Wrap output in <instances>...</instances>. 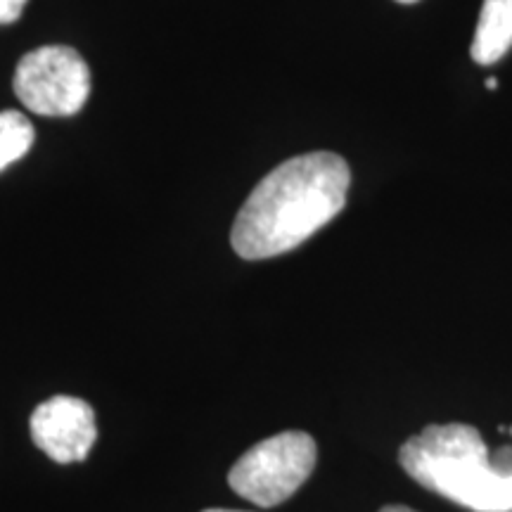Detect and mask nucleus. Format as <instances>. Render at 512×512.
<instances>
[{
  "instance_id": "11",
  "label": "nucleus",
  "mask_w": 512,
  "mask_h": 512,
  "mask_svg": "<svg viewBox=\"0 0 512 512\" xmlns=\"http://www.w3.org/2000/svg\"><path fill=\"white\" fill-rule=\"evenodd\" d=\"M202 512H247V510H223V508H209V510H202Z\"/></svg>"
},
{
  "instance_id": "3",
  "label": "nucleus",
  "mask_w": 512,
  "mask_h": 512,
  "mask_svg": "<svg viewBox=\"0 0 512 512\" xmlns=\"http://www.w3.org/2000/svg\"><path fill=\"white\" fill-rule=\"evenodd\" d=\"M318 446L306 432H280L249 448L228 475L235 494L259 508L287 501L316 467Z\"/></svg>"
},
{
  "instance_id": "13",
  "label": "nucleus",
  "mask_w": 512,
  "mask_h": 512,
  "mask_svg": "<svg viewBox=\"0 0 512 512\" xmlns=\"http://www.w3.org/2000/svg\"><path fill=\"white\" fill-rule=\"evenodd\" d=\"M396 3H403V5H411V3H418V0H396Z\"/></svg>"
},
{
  "instance_id": "6",
  "label": "nucleus",
  "mask_w": 512,
  "mask_h": 512,
  "mask_svg": "<svg viewBox=\"0 0 512 512\" xmlns=\"http://www.w3.org/2000/svg\"><path fill=\"white\" fill-rule=\"evenodd\" d=\"M512 46V0H484L479 15L472 60L477 64H494Z\"/></svg>"
},
{
  "instance_id": "8",
  "label": "nucleus",
  "mask_w": 512,
  "mask_h": 512,
  "mask_svg": "<svg viewBox=\"0 0 512 512\" xmlns=\"http://www.w3.org/2000/svg\"><path fill=\"white\" fill-rule=\"evenodd\" d=\"M491 467L503 479H512V446H501L491 451Z\"/></svg>"
},
{
  "instance_id": "2",
  "label": "nucleus",
  "mask_w": 512,
  "mask_h": 512,
  "mask_svg": "<svg viewBox=\"0 0 512 512\" xmlns=\"http://www.w3.org/2000/svg\"><path fill=\"white\" fill-rule=\"evenodd\" d=\"M399 463L420 486L472 512H512V479L491 467V451L472 425H430L401 446Z\"/></svg>"
},
{
  "instance_id": "1",
  "label": "nucleus",
  "mask_w": 512,
  "mask_h": 512,
  "mask_svg": "<svg viewBox=\"0 0 512 512\" xmlns=\"http://www.w3.org/2000/svg\"><path fill=\"white\" fill-rule=\"evenodd\" d=\"M349 164L335 152H309L275 166L242 204L230 242L247 261L292 252L347 204Z\"/></svg>"
},
{
  "instance_id": "5",
  "label": "nucleus",
  "mask_w": 512,
  "mask_h": 512,
  "mask_svg": "<svg viewBox=\"0 0 512 512\" xmlns=\"http://www.w3.org/2000/svg\"><path fill=\"white\" fill-rule=\"evenodd\" d=\"M31 439L55 463H81L98 437L95 413L76 396H53L31 413Z\"/></svg>"
},
{
  "instance_id": "9",
  "label": "nucleus",
  "mask_w": 512,
  "mask_h": 512,
  "mask_svg": "<svg viewBox=\"0 0 512 512\" xmlns=\"http://www.w3.org/2000/svg\"><path fill=\"white\" fill-rule=\"evenodd\" d=\"M29 0H0V24H12L22 17Z\"/></svg>"
},
{
  "instance_id": "10",
  "label": "nucleus",
  "mask_w": 512,
  "mask_h": 512,
  "mask_svg": "<svg viewBox=\"0 0 512 512\" xmlns=\"http://www.w3.org/2000/svg\"><path fill=\"white\" fill-rule=\"evenodd\" d=\"M380 512H418V510L406 508V505H387V508H382Z\"/></svg>"
},
{
  "instance_id": "7",
  "label": "nucleus",
  "mask_w": 512,
  "mask_h": 512,
  "mask_svg": "<svg viewBox=\"0 0 512 512\" xmlns=\"http://www.w3.org/2000/svg\"><path fill=\"white\" fill-rule=\"evenodd\" d=\"M34 126L22 112H0V171L22 159L34 145Z\"/></svg>"
},
{
  "instance_id": "12",
  "label": "nucleus",
  "mask_w": 512,
  "mask_h": 512,
  "mask_svg": "<svg viewBox=\"0 0 512 512\" xmlns=\"http://www.w3.org/2000/svg\"><path fill=\"white\" fill-rule=\"evenodd\" d=\"M498 81L496 79H486V88H496Z\"/></svg>"
},
{
  "instance_id": "4",
  "label": "nucleus",
  "mask_w": 512,
  "mask_h": 512,
  "mask_svg": "<svg viewBox=\"0 0 512 512\" xmlns=\"http://www.w3.org/2000/svg\"><path fill=\"white\" fill-rule=\"evenodd\" d=\"M12 86L29 112L72 117L91 95V69L74 48L43 46L19 60Z\"/></svg>"
}]
</instances>
